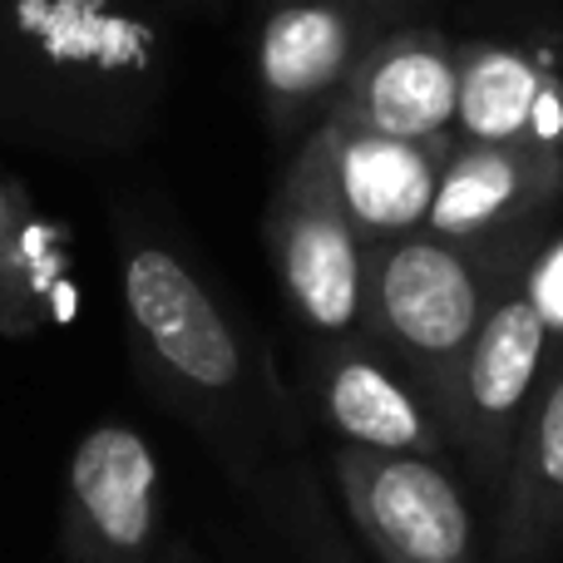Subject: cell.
Returning a JSON list of instances; mask_svg holds the SVG:
<instances>
[{
    "instance_id": "9",
    "label": "cell",
    "mask_w": 563,
    "mask_h": 563,
    "mask_svg": "<svg viewBox=\"0 0 563 563\" xmlns=\"http://www.w3.org/2000/svg\"><path fill=\"white\" fill-rule=\"evenodd\" d=\"M455 139L563 154V69L515 40H460Z\"/></svg>"
},
{
    "instance_id": "8",
    "label": "cell",
    "mask_w": 563,
    "mask_h": 563,
    "mask_svg": "<svg viewBox=\"0 0 563 563\" xmlns=\"http://www.w3.org/2000/svg\"><path fill=\"white\" fill-rule=\"evenodd\" d=\"M460 109V40L440 25H396L366 49L356 75L331 104V124L346 134L406 139H455Z\"/></svg>"
},
{
    "instance_id": "18",
    "label": "cell",
    "mask_w": 563,
    "mask_h": 563,
    "mask_svg": "<svg viewBox=\"0 0 563 563\" xmlns=\"http://www.w3.org/2000/svg\"><path fill=\"white\" fill-rule=\"evenodd\" d=\"M371 10H380L386 20H396V25H410V15H416L420 0H366Z\"/></svg>"
},
{
    "instance_id": "6",
    "label": "cell",
    "mask_w": 563,
    "mask_h": 563,
    "mask_svg": "<svg viewBox=\"0 0 563 563\" xmlns=\"http://www.w3.org/2000/svg\"><path fill=\"white\" fill-rule=\"evenodd\" d=\"M396 20L366 0H273L257 30V95L287 154L331 114L346 79Z\"/></svg>"
},
{
    "instance_id": "1",
    "label": "cell",
    "mask_w": 563,
    "mask_h": 563,
    "mask_svg": "<svg viewBox=\"0 0 563 563\" xmlns=\"http://www.w3.org/2000/svg\"><path fill=\"white\" fill-rule=\"evenodd\" d=\"M188 0H0V148L114 158L154 134Z\"/></svg>"
},
{
    "instance_id": "7",
    "label": "cell",
    "mask_w": 563,
    "mask_h": 563,
    "mask_svg": "<svg viewBox=\"0 0 563 563\" xmlns=\"http://www.w3.org/2000/svg\"><path fill=\"white\" fill-rule=\"evenodd\" d=\"M549 321L525 291V273L509 277L489 301V317L460 366L450 430L470 445L479 475H495L505 465L509 445L525 430V416L534 406L539 371L549 356Z\"/></svg>"
},
{
    "instance_id": "19",
    "label": "cell",
    "mask_w": 563,
    "mask_h": 563,
    "mask_svg": "<svg viewBox=\"0 0 563 563\" xmlns=\"http://www.w3.org/2000/svg\"><path fill=\"white\" fill-rule=\"evenodd\" d=\"M194 5H213V0H188V10H194Z\"/></svg>"
},
{
    "instance_id": "16",
    "label": "cell",
    "mask_w": 563,
    "mask_h": 563,
    "mask_svg": "<svg viewBox=\"0 0 563 563\" xmlns=\"http://www.w3.org/2000/svg\"><path fill=\"white\" fill-rule=\"evenodd\" d=\"M525 291L549 321V331H563V233H549L544 247L529 257L525 267Z\"/></svg>"
},
{
    "instance_id": "11",
    "label": "cell",
    "mask_w": 563,
    "mask_h": 563,
    "mask_svg": "<svg viewBox=\"0 0 563 563\" xmlns=\"http://www.w3.org/2000/svg\"><path fill=\"white\" fill-rule=\"evenodd\" d=\"M455 144L460 139L406 144V139H376V134L336 129V188L361 243L376 247V243L426 233L430 203H435L440 174H445Z\"/></svg>"
},
{
    "instance_id": "12",
    "label": "cell",
    "mask_w": 563,
    "mask_h": 563,
    "mask_svg": "<svg viewBox=\"0 0 563 563\" xmlns=\"http://www.w3.org/2000/svg\"><path fill=\"white\" fill-rule=\"evenodd\" d=\"M154 485L158 465L144 435L129 426H99L79 440L69 465L79 525L104 559L129 563L154 534Z\"/></svg>"
},
{
    "instance_id": "20",
    "label": "cell",
    "mask_w": 563,
    "mask_h": 563,
    "mask_svg": "<svg viewBox=\"0 0 563 563\" xmlns=\"http://www.w3.org/2000/svg\"><path fill=\"white\" fill-rule=\"evenodd\" d=\"M257 5H273V0H257Z\"/></svg>"
},
{
    "instance_id": "10",
    "label": "cell",
    "mask_w": 563,
    "mask_h": 563,
    "mask_svg": "<svg viewBox=\"0 0 563 563\" xmlns=\"http://www.w3.org/2000/svg\"><path fill=\"white\" fill-rule=\"evenodd\" d=\"M351 495L396 563H470V509L445 470L416 455L346 460Z\"/></svg>"
},
{
    "instance_id": "15",
    "label": "cell",
    "mask_w": 563,
    "mask_h": 563,
    "mask_svg": "<svg viewBox=\"0 0 563 563\" xmlns=\"http://www.w3.org/2000/svg\"><path fill=\"white\" fill-rule=\"evenodd\" d=\"M519 489L515 509H563V356L534 390L519 430Z\"/></svg>"
},
{
    "instance_id": "5",
    "label": "cell",
    "mask_w": 563,
    "mask_h": 563,
    "mask_svg": "<svg viewBox=\"0 0 563 563\" xmlns=\"http://www.w3.org/2000/svg\"><path fill=\"white\" fill-rule=\"evenodd\" d=\"M563 213V154L529 144H455L426 233L495 277H519Z\"/></svg>"
},
{
    "instance_id": "2",
    "label": "cell",
    "mask_w": 563,
    "mask_h": 563,
    "mask_svg": "<svg viewBox=\"0 0 563 563\" xmlns=\"http://www.w3.org/2000/svg\"><path fill=\"white\" fill-rule=\"evenodd\" d=\"M509 277H495L460 247L430 233L366 247V327L406 361L416 386L450 426L460 366Z\"/></svg>"
},
{
    "instance_id": "3",
    "label": "cell",
    "mask_w": 563,
    "mask_h": 563,
    "mask_svg": "<svg viewBox=\"0 0 563 563\" xmlns=\"http://www.w3.org/2000/svg\"><path fill=\"white\" fill-rule=\"evenodd\" d=\"M267 253L291 311L317 336L366 331V243L336 188V129L321 119L287 154L267 198Z\"/></svg>"
},
{
    "instance_id": "17",
    "label": "cell",
    "mask_w": 563,
    "mask_h": 563,
    "mask_svg": "<svg viewBox=\"0 0 563 563\" xmlns=\"http://www.w3.org/2000/svg\"><path fill=\"white\" fill-rule=\"evenodd\" d=\"M35 213V203H30V188L20 184L15 174H5L0 168V247L10 243V238L20 233V223Z\"/></svg>"
},
{
    "instance_id": "14",
    "label": "cell",
    "mask_w": 563,
    "mask_h": 563,
    "mask_svg": "<svg viewBox=\"0 0 563 563\" xmlns=\"http://www.w3.org/2000/svg\"><path fill=\"white\" fill-rule=\"evenodd\" d=\"M69 267V233L49 218L30 213L20 233L0 247V327H15V317L40 311L59 287Z\"/></svg>"
},
{
    "instance_id": "13",
    "label": "cell",
    "mask_w": 563,
    "mask_h": 563,
    "mask_svg": "<svg viewBox=\"0 0 563 563\" xmlns=\"http://www.w3.org/2000/svg\"><path fill=\"white\" fill-rule=\"evenodd\" d=\"M321 406L351 445L376 450V455H410V450L435 445V430L416 390L400 386L366 346H351V341H336L321 366Z\"/></svg>"
},
{
    "instance_id": "4",
    "label": "cell",
    "mask_w": 563,
    "mask_h": 563,
    "mask_svg": "<svg viewBox=\"0 0 563 563\" xmlns=\"http://www.w3.org/2000/svg\"><path fill=\"white\" fill-rule=\"evenodd\" d=\"M119 291L134 341L158 376L188 400H238L247 390V351L233 317L168 238L119 233Z\"/></svg>"
}]
</instances>
